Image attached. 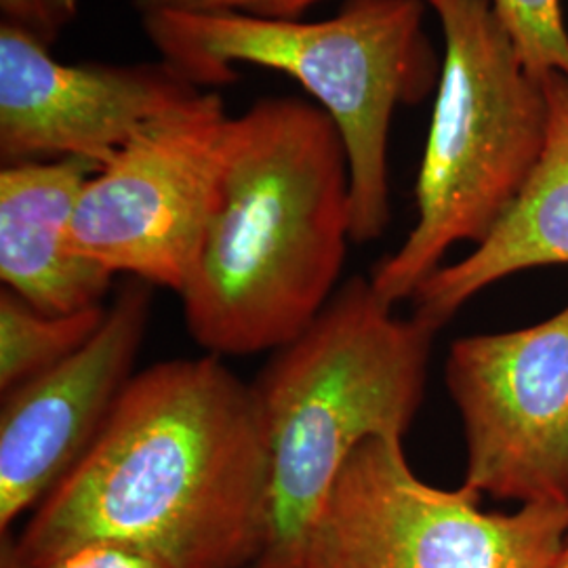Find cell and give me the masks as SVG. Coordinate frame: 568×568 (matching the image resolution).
Listing matches in <instances>:
<instances>
[{
	"label": "cell",
	"mask_w": 568,
	"mask_h": 568,
	"mask_svg": "<svg viewBox=\"0 0 568 568\" xmlns=\"http://www.w3.org/2000/svg\"><path fill=\"white\" fill-rule=\"evenodd\" d=\"M528 70L568 79V30L560 0H488Z\"/></svg>",
	"instance_id": "obj_14"
},
{
	"label": "cell",
	"mask_w": 568,
	"mask_h": 568,
	"mask_svg": "<svg viewBox=\"0 0 568 568\" xmlns=\"http://www.w3.org/2000/svg\"><path fill=\"white\" fill-rule=\"evenodd\" d=\"M199 93L169 61L65 63L0 26L2 164L81 159L100 169L148 122Z\"/></svg>",
	"instance_id": "obj_9"
},
{
	"label": "cell",
	"mask_w": 568,
	"mask_h": 568,
	"mask_svg": "<svg viewBox=\"0 0 568 568\" xmlns=\"http://www.w3.org/2000/svg\"><path fill=\"white\" fill-rule=\"evenodd\" d=\"M567 544H568V541H567Z\"/></svg>",
	"instance_id": "obj_19"
},
{
	"label": "cell",
	"mask_w": 568,
	"mask_h": 568,
	"mask_svg": "<svg viewBox=\"0 0 568 568\" xmlns=\"http://www.w3.org/2000/svg\"><path fill=\"white\" fill-rule=\"evenodd\" d=\"M445 382L466 438L464 487L568 506V305L539 325L457 339Z\"/></svg>",
	"instance_id": "obj_8"
},
{
	"label": "cell",
	"mask_w": 568,
	"mask_h": 568,
	"mask_svg": "<svg viewBox=\"0 0 568 568\" xmlns=\"http://www.w3.org/2000/svg\"><path fill=\"white\" fill-rule=\"evenodd\" d=\"M267 453L253 386L220 356L131 377L93 445L30 511L7 568L114 544L166 568H248L264 546Z\"/></svg>",
	"instance_id": "obj_1"
},
{
	"label": "cell",
	"mask_w": 568,
	"mask_h": 568,
	"mask_svg": "<svg viewBox=\"0 0 568 568\" xmlns=\"http://www.w3.org/2000/svg\"><path fill=\"white\" fill-rule=\"evenodd\" d=\"M436 328L352 276L251 384L267 453L264 546L248 568H304L310 532L366 438L403 440L426 394Z\"/></svg>",
	"instance_id": "obj_3"
},
{
	"label": "cell",
	"mask_w": 568,
	"mask_h": 568,
	"mask_svg": "<svg viewBox=\"0 0 568 568\" xmlns=\"http://www.w3.org/2000/svg\"><path fill=\"white\" fill-rule=\"evenodd\" d=\"M108 307L47 314L0 291V389L11 392L79 352L103 325Z\"/></svg>",
	"instance_id": "obj_13"
},
{
	"label": "cell",
	"mask_w": 568,
	"mask_h": 568,
	"mask_svg": "<svg viewBox=\"0 0 568 568\" xmlns=\"http://www.w3.org/2000/svg\"><path fill=\"white\" fill-rule=\"evenodd\" d=\"M424 0H344L328 20L159 13L142 18L161 60L199 89L236 81V65L295 79L333 119L349 163L352 243L389 224L387 140L400 105L426 100L440 65Z\"/></svg>",
	"instance_id": "obj_4"
},
{
	"label": "cell",
	"mask_w": 568,
	"mask_h": 568,
	"mask_svg": "<svg viewBox=\"0 0 568 568\" xmlns=\"http://www.w3.org/2000/svg\"><path fill=\"white\" fill-rule=\"evenodd\" d=\"M148 314L150 291L142 281H133L79 352L2 394V532L41 504L102 432L122 389L135 375Z\"/></svg>",
	"instance_id": "obj_10"
},
{
	"label": "cell",
	"mask_w": 568,
	"mask_h": 568,
	"mask_svg": "<svg viewBox=\"0 0 568 568\" xmlns=\"http://www.w3.org/2000/svg\"><path fill=\"white\" fill-rule=\"evenodd\" d=\"M544 82L548 142L520 196L467 257L438 267L410 297L413 316L436 331L490 284L568 264V79L549 72Z\"/></svg>",
	"instance_id": "obj_12"
},
{
	"label": "cell",
	"mask_w": 568,
	"mask_h": 568,
	"mask_svg": "<svg viewBox=\"0 0 568 568\" xmlns=\"http://www.w3.org/2000/svg\"><path fill=\"white\" fill-rule=\"evenodd\" d=\"M230 124L215 91L148 122L82 183L72 251L182 295L220 199Z\"/></svg>",
	"instance_id": "obj_7"
},
{
	"label": "cell",
	"mask_w": 568,
	"mask_h": 568,
	"mask_svg": "<svg viewBox=\"0 0 568 568\" xmlns=\"http://www.w3.org/2000/svg\"><path fill=\"white\" fill-rule=\"evenodd\" d=\"M79 9L81 0H0V26L53 47Z\"/></svg>",
	"instance_id": "obj_16"
},
{
	"label": "cell",
	"mask_w": 568,
	"mask_h": 568,
	"mask_svg": "<svg viewBox=\"0 0 568 568\" xmlns=\"http://www.w3.org/2000/svg\"><path fill=\"white\" fill-rule=\"evenodd\" d=\"M140 18L159 13L243 16L253 20H304L305 13L325 0H131ZM434 4L436 0H424Z\"/></svg>",
	"instance_id": "obj_15"
},
{
	"label": "cell",
	"mask_w": 568,
	"mask_h": 568,
	"mask_svg": "<svg viewBox=\"0 0 568 568\" xmlns=\"http://www.w3.org/2000/svg\"><path fill=\"white\" fill-rule=\"evenodd\" d=\"M549 568H568V544L567 548L562 549V554L556 558V562Z\"/></svg>",
	"instance_id": "obj_18"
},
{
	"label": "cell",
	"mask_w": 568,
	"mask_h": 568,
	"mask_svg": "<svg viewBox=\"0 0 568 568\" xmlns=\"http://www.w3.org/2000/svg\"><path fill=\"white\" fill-rule=\"evenodd\" d=\"M349 243L335 122L304 98L257 100L232 116L217 206L180 295L192 339L220 358L291 344L337 293Z\"/></svg>",
	"instance_id": "obj_2"
},
{
	"label": "cell",
	"mask_w": 568,
	"mask_h": 568,
	"mask_svg": "<svg viewBox=\"0 0 568 568\" xmlns=\"http://www.w3.org/2000/svg\"><path fill=\"white\" fill-rule=\"evenodd\" d=\"M47 568H166L138 549L93 544L74 549Z\"/></svg>",
	"instance_id": "obj_17"
},
{
	"label": "cell",
	"mask_w": 568,
	"mask_h": 568,
	"mask_svg": "<svg viewBox=\"0 0 568 568\" xmlns=\"http://www.w3.org/2000/svg\"><path fill=\"white\" fill-rule=\"evenodd\" d=\"M95 171L81 159L2 164L0 281L47 314L100 307L112 286L114 274L68 241L82 183Z\"/></svg>",
	"instance_id": "obj_11"
},
{
	"label": "cell",
	"mask_w": 568,
	"mask_h": 568,
	"mask_svg": "<svg viewBox=\"0 0 568 568\" xmlns=\"http://www.w3.org/2000/svg\"><path fill=\"white\" fill-rule=\"evenodd\" d=\"M480 499L424 483L403 440L366 438L326 497L304 568H549L567 548L568 506L504 514Z\"/></svg>",
	"instance_id": "obj_6"
},
{
	"label": "cell",
	"mask_w": 568,
	"mask_h": 568,
	"mask_svg": "<svg viewBox=\"0 0 568 568\" xmlns=\"http://www.w3.org/2000/svg\"><path fill=\"white\" fill-rule=\"evenodd\" d=\"M445 58L415 185L417 222L373 267L389 305L410 300L459 243L480 244L516 203L548 142L544 77L488 0H436Z\"/></svg>",
	"instance_id": "obj_5"
}]
</instances>
